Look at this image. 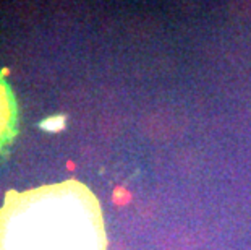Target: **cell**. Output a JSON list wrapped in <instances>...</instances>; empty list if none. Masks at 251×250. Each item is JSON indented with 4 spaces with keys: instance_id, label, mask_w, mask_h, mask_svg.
<instances>
[{
    "instance_id": "cell-1",
    "label": "cell",
    "mask_w": 251,
    "mask_h": 250,
    "mask_svg": "<svg viewBox=\"0 0 251 250\" xmlns=\"http://www.w3.org/2000/svg\"><path fill=\"white\" fill-rule=\"evenodd\" d=\"M0 250H107L98 196L75 179L8 190L0 208Z\"/></svg>"
},
{
    "instance_id": "cell-2",
    "label": "cell",
    "mask_w": 251,
    "mask_h": 250,
    "mask_svg": "<svg viewBox=\"0 0 251 250\" xmlns=\"http://www.w3.org/2000/svg\"><path fill=\"white\" fill-rule=\"evenodd\" d=\"M18 134V104L5 70H0V153Z\"/></svg>"
}]
</instances>
